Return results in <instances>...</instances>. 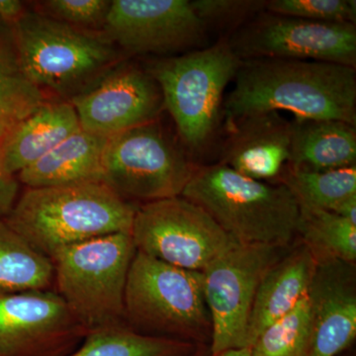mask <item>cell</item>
Returning <instances> with one entry per match:
<instances>
[{"label": "cell", "instance_id": "cell-1", "mask_svg": "<svg viewBox=\"0 0 356 356\" xmlns=\"http://www.w3.org/2000/svg\"><path fill=\"white\" fill-rule=\"evenodd\" d=\"M235 88L224 99L226 126L252 115L290 112L295 118L356 126V70L348 65L288 58L243 60Z\"/></svg>", "mask_w": 356, "mask_h": 356}, {"label": "cell", "instance_id": "cell-2", "mask_svg": "<svg viewBox=\"0 0 356 356\" xmlns=\"http://www.w3.org/2000/svg\"><path fill=\"white\" fill-rule=\"evenodd\" d=\"M137 206L103 181L26 188L4 221L51 259L70 245L131 234Z\"/></svg>", "mask_w": 356, "mask_h": 356}, {"label": "cell", "instance_id": "cell-3", "mask_svg": "<svg viewBox=\"0 0 356 356\" xmlns=\"http://www.w3.org/2000/svg\"><path fill=\"white\" fill-rule=\"evenodd\" d=\"M181 196L240 245L290 248L297 240L299 203L281 182L257 181L222 163L197 165Z\"/></svg>", "mask_w": 356, "mask_h": 356}, {"label": "cell", "instance_id": "cell-4", "mask_svg": "<svg viewBox=\"0 0 356 356\" xmlns=\"http://www.w3.org/2000/svg\"><path fill=\"white\" fill-rule=\"evenodd\" d=\"M14 28L15 58L23 76L70 102L123 62L104 32L79 29L25 13Z\"/></svg>", "mask_w": 356, "mask_h": 356}, {"label": "cell", "instance_id": "cell-5", "mask_svg": "<svg viewBox=\"0 0 356 356\" xmlns=\"http://www.w3.org/2000/svg\"><path fill=\"white\" fill-rule=\"evenodd\" d=\"M124 322L145 336L210 346L212 322L202 273L136 250L126 283Z\"/></svg>", "mask_w": 356, "mask_h": 356}, {"label": "cell", "instance_id": "cell-6", "mask_svg": "<svg viewBox=\"0 0 356 356\" xmlns=\"http://www.w3.org/2000/svg\"><path fill=\"white\" fill-rule=\"evenodd\" d=\"M242 65L228 39L208 48L161 58L146 69L186 149L201 152L221 123L225 89Z\"/></svg>", "mask_w": 356, "mask_h": 356}, {"label": "cell", "instance_id": "cell-7", "mask_svg": "<svg viewBox=\"0 0 356 356\" xmlns=\"http://www.w3.org/2000/svg\"><path fill=\"white\" fill-rule=\"evenodd\" d=\"M136 248L116 233L70 245L51 257L54 287L86 332L126 325L124 296Z\"/></svg>", "mask_w": 356, "mask_h": 356}, {"label": "cell", "instance_id": "cell-8", "mask_svg": "<svg viewBox=\"0 0 356 356\" xmlns=\"http://www.w3.org/2000/svg\"><path fill=\"white\" fill-rule=\"evenodd\" d=\"M196 166L156 120L108 137L102 181L129 202H154L181 196Z\"/></svg>", "mask_w": 356, "mask_h": 356}, {"label": "cell", "instance_id": "cell-9", "mask_svg": "<svg viewBox=\"0 0 356 356\" xmlns=\"http://www.w3.org/2000/svg\"><path fill=\"white\" fill-rule=\"evenodd\" d=\"M131 236L137 252L199 273L238 245L203 208L182 196L140 204Z\"/></svg>", "mask_w": 356, "mask_h": 356}, {"label": "cell", "instance_id": "cell-10", "mask_svg": "<svg viewBox=\"0 0 356 356\" xmlns=\"http://www.w3.org/2000/svg\"><path fill=\"white\" fill-rule=\"evenodd\" d=\"M290 248L238 243L204 269V296L212 322L211 355L247 348L248 318L259 283Z\"/></svg>", "mask_w": 356, "mask_h": 356}, {"label": "cell", "instance_id": "cell-11", "mask_svg": "<svg viewBox=\"0 0 356 356\" xmlns=\"http://www.w3.org/2000/svg\"><path fill=\"white\" fill-rule=\"evenodd\" d=\"M241 60L288 58L356 67V27L317 22L264 10L236 28L228 39Z\"/></svg>", "mask_w": 356, "mask_h": 356}, {"label": "cell", "instance_id": "cell-12", "mask_svg": "<svg viewBox=\"0 0 356 356\" xmlns=\"http://www.w3.org/2000/svg\"><path fill=\"white\" fill-rule=\"evenodd\" d=\"M207 30L191 0H113L103 28L127 56H168L197 48Z\"/></svg>", "mask_w": 356, "mask_h": 356}, {"label": "cell", "instance_id": "cell-13", "mask_svg": "<svg viewBox=\"0 0 356 356\" xmlns=\"http://www.w3.org/2000/svg\"><path fill=\"white\" fill-rule=\"evenodd\" d=\"M86 334L54 289L0 293V356H67Z\"/></svg>", "mask_w": 356, "mask_h": 356}, {"label": "cell", "instance_id": "cell-14", "mask_svg": "<svg viewBox=\"0 0 356 356\" xmlns=\"http://www.w3.org/2000/svg\"><path fill=\"white\" fill-rule=\"evenodd\" d=\"M70 102L83 130L105 137L159 120L165 110L156 79L123 62Z\"/></svg>", "mask_w": 356, "mask_h": 356}, {"label": "cell", "instance_id": "cell-15", "mask_svg": "<svg viewBox=\"0 0 356 356\" xmlns=\"http://www.w3.org/2000/svg\"><path fill=\"white\" fill-rule=\"evenodd\" d=\"M312 339L308 356H336L356 337L355 264L318 261L308 292Z\"/></svg>", "mask_w": 356, "mask_h": 356}, {"label": "cell", "instance_id": "cell-16", "mask_svg": "<svg viewBox=\"0 0 356 356\" xmlns=\"http://www.w3.org/2000/svg\"><path fill=\"white\" fill-rule=\"evenodd\" d=\"M227 128L220 163L257 181L280 179L291 153V121L273 111L245 117Z\"/></svg>", "mask_w": 356, "mask_h": 356}, {"label": "cell", "instance_id": "cell-17", "mask_svg": "<svg viewBox=\"0 0 356 356\" xmlns=\"http://www.w3.org/2000/svg\"><path fill=\"white\" fill-rule=\"evenodd\" d=\"M317 264L309 248L300 242L269 267L255 293L248 318V348L268 325L308 295Z\"/></svg>", "mask_w": 356, "mask_h": 356}, {"label": "cell", "instance_id": "cell-18", "mask_svg": "<svg viewBox=\"0 0 356 356\" xmlns=\"http://www.w3.org/2000/svg\"><path fill=\"white\" fill-rule=\"evenodd\" d=\"M81 128L72 103L44 102L20 122L0 143V154L7 172L17 177L54 147Z\"/></svg>", "mask_w": 356, "mask_h": 356}, {"label": "cell", "instance_id": "cell-19", "mask_svg": "<svg viewBox=\"0 0 356 356\" xmlns=\"http://www.w3.org/2000/svg\"><path fill=\"white\" fill-rule=\"evenodd\" d=\"M108 137L79 129L36 163L21 170L27 188L102 181V159Z\"/></svg>", "mask_w": 356, "mask_h": 356}, {"label": "cell", "instance_id": "cell-20", "mask_svg": "<svg viewBox=\"0 0 356 356\" xmlns=\"http://www.w3.org/2000/svg\"><path fill=\"white\" fill-rule=\"evenodd\" d=\"M291 127L288 168L324 172L356 165L355 125L337 120L295 118Z\"/></svg>", "mask_w": 356, "mask_h": 356}, {"label": "cell", "instance_id": "cell-21", "mask_svg": "<svg viewBox=\"0 0 356 356\" xmlns=\"http://www.w3.org/2000/svg\"><path fill=\"white\" fill-rule=\"evenodd\" d=\"M53 262L0 220V293L53 290Z\"/></svg>", "mask_w": 356, "mask_h": 356}, {"label": "cell", "instance_id": "cell-22", "mask_svg": "<svg viewBox=\"0 0 356 356\" xmlns=\"http://www.w3.org/2000/svg\"><path fill=\"white\" fill-rule=\"evenodd\" d=\"M297 238L309 248L318 262L355 264L356 225L336 213L300 206Z\"/></svg>", "mask_w": 356, "mask_h": 356}, {"label": "cell", "instance_id": "cell-23", "mask_svg": "<svg viewBox=\"0 0 356 356\" xmlns=\"http://www.w3.org/2000/svg\"><path fill=\"white\" fill-rule=\"evenodd\" d=\"M197 344L145 336L126 325L89 332L76 350L67 356H186Z\"/></svg>", "mask_w": 356, "mask_h": 356}, {"label": "cell", "instance_id": "cell-24", "mask_svg": "<svg viewBox=\"0 0 356 356\" xmlns=\"http://www.w3.org/2000/svg\"><path fill=\"white\" fill-rule=\"evenodd\" d=\"M280 180L291 191L299 205L307 208L336 213L343 203L356 197V165L324 172L287 166Z\"/></svg>", "mask_w": 356, "mask_h": 356}, {"label": "cell", "instance_id": "cell-25", "mask_svg": "<svg viewBox=\"0 0 356 356\" xmlns=\"http://www.w3.org/2000/svg\"><path fill=\"white\" fill-rule=\"evenodd\" d=\"M47 102L44 91L23 76L15 54L0 49V143Z\"/></svg>", "mask_w": 356, "mask_h": 356}, {"label": "cell", "instance_id": "cell-26", "mask_svg": "<svg viewBox=\"0 0 356 356\" xmlns=\"http://www.w3.org/2000/svg\"><path fill=\"white\" fill-rule=\"evenodd\" d=\"M312 315L308 295L266 327L250 346V356H308Z\"/></svg>", "mask_w": 356, "mask_h": 356}, {"label": "cell", "instance_id": "cell-27", "mask_svg": "<svg viewBox=\"0 0 356 356\" xmlns=\"http://www.w3.org/2000/svg\"><path fill=\"white\" fill-rule=\"evenodd\" d=\"M266 10L317 22H356L355 0H269Z\"/></svg>", "mask_w": 356, "mask_h": 356}, {"label": "cell", "instance_id": "cell-28", "mask_svg": "<svg viewBox=\"0 0 356 356\" xmlns=\"http://www.w3.org/2000/svg\"><path fill=\"white\" fill-rule=\"evenodd\" d=\"M36 13L64 24L103 32L112 0H47Z\"/></svg>", "mask_w": 356, "mask_h": 356}, {"label": "cell", "instance_id": "cell-29", "mask_svg": "<svg viewBox=\"0 0 356 356\" xmlns=\"http://www.w3.org/2000/svg\"><path fill=\"white\" fill-rule=\"evenodd\" d=\"M191 3L207 28L235 24L238 28L266 6L264 0H191Z\"/></svg>", "mask_w": 356, "mask_h": 356}, {"label": "cell", "instance_id": "cell-30", "mask_svg": "<svg viewBox=\"0 0 356 356\" xmlns=\"http://www.w3.org/2000/svg\"><path fill=\"white\" fill-rule=\"evenodd\" d=\"M18 191L17 177L7 172L0 154V220L4 219L13 210L18 199Z\"/></svg>", "mask_w": 356, "mask_h": 356}, {"label": "cell", "instance_id": "cell-31", "mask_svg": "<svg viewBox=\"0 0 356 356\" xmlns=\"http://www.w3.org/2000/svg\"><path fill=\"white\" fill-rule=\"evenodd\" d=\"M26 13L24 4L18 0H0V22L15 24Z\"/></svg>", "mask_w": 356, "mask_h": 356}, {"label": "cell", "instance_id": "cell-32", "mask_svg": "<svg viewBox=\"0 0 356 356\" xmlns=\"http://www.w3.org/2000/svg\"><path fill=\"white\" fill-rule=\"evenodd\" d=\"M211 356H250V348H236V350H229Z\"/></svg>", "mask_w": 356, "mask_h": 356}, {"label": "cell", "instance_id": "cell-33", "mask_svg": "<svg viewBox=\"0 0 356 356\" xmlns=\"http://www.w3.org/2000/svg\"><path fill=\"white\" fill-rule=\"evenodd\" d=\"M186 356H211L209 346H199L198 350L195 353Z\"/></svg>", "mask_w": 356, "mask_h": 356}]
</instances>
